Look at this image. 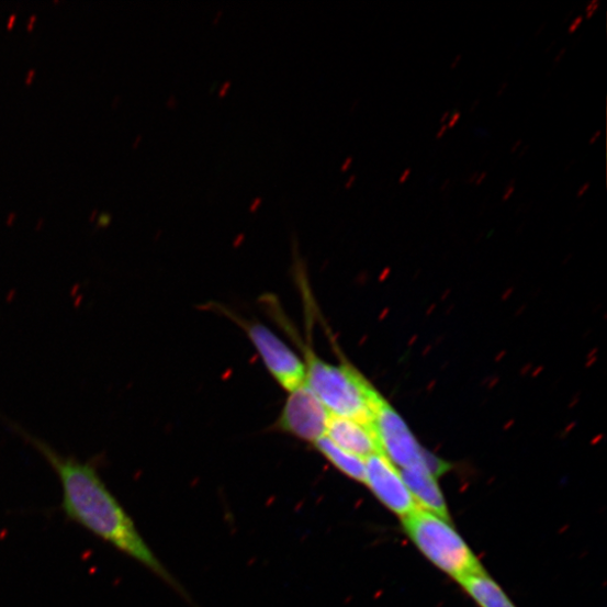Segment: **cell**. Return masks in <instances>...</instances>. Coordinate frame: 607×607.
<instances>
[{"mask_svg":"<svg viewBox=\"0 0 607 607\" xmlns=\"http://www.w3.org/2000/svg\"><path fill=\"white\" fill-rule=\"evenodd\" d=\"M10 429L32 446L58 476L63 487L61 510L68 520L172 583L123 505L99 473L97 460L82 461L59 452L45 440L3 418Z\"/></svg>","mask_w":607,"mask_h":607,"instance_id":"1","label":"cell"},{"mask_svg":"<svg viewBox=\"0 0 607 607\" xmlns=\"http://www.w3.org/2000/svg\"><path fill=\"white\" fill-rule=\"evenodd\" d=\"M306 384L331 415L373 424L384 397L348 363L334 364L303 347Z\"/></svg>","mask_w":607,"mask_h":607,"instance_id":"2","label":"cell"},{"mask_svg":"<svg viewBox=\"0 0 607 607\" xmlns=\"http://www.w3.org/2000/svg\"><path fill=\"white\" fill-rule=\"evenodd\" d=\"M416 547L441 571L461 580L484 573L483 566L450 522L418 507L402 519Z\"/></svg>","mask_w":607,"mask_h":607,"instance_id":"3","label":"cell"},{"mask_svg":"<svg viewBox=\"0 0 607 607\" xmlns=\"http://www.w3.org/2000/svg\"><path fill=\"white\" fill-rule=\"evenodd\" d=\"M383 454L402 470L426 465L437 477L447 471V464L426 452L414 438L400 414L385 401L372 424Z\"/></svg>","mask_w":607,"mask_h":607,"instance_id":"4","label":"cell"},{"mask_svg":"<svg viewBox=\"0 0 607 607\" xmlns=\"http://www.w3.org/2000/svg\"><path fill=\"white\" fill-rule=\"evenodd\" d=\"M231 317L246 331L280 386L291 393L306 383L304 361L282 339L260 322L246 321L233 315Z\"/></svg>","mask_w":607,"mask_h":607,"instance_id":"5","label":"cell"},{"mask_svg":"<svg viewBox=\"0 0 607 607\" xmlns=\"http://www.w3.org/2000/svg\"><path fill=\"white\" fill-rule=\"evenodd\" d=\"M331 414L305 383L290 393L276 428L297 439L316 442L326 436Z\"/></svg>","mask_w":607,"mask_h":607,"instance_id":"6","label":"cell"},{"mask_svg":"<svg viewBox=\"0 0 607 607\" xmlns=\"http://www.w3.org/2000/svg\"><path fill=\"white\" fill-rule=\"evenodd\" d=\"M364 484L402 519L419 507L407 488L401 471L384 454L366 459Z\"/></svg>","mask_w":607,"mask_h":607,"instance_id":"7","label":"cell"},{"mask_svg":"<svg viewBox=\"0 0 607 607\" xmlns=\"http://www.w3.org/2000/svg\"><path fill=\"white\" fill-rule=\"evenodd\" d=\"M328 437L337 446L362 459L383 454L375 428L357 419L331 415Z\"/></svg>","mask_w":607,"mask_h":607,"instance_id":"8","label":"cell"},{"mask_svg":"<svg viewBox=\"0 0 607 607\" xmlns=\"http://www.w3.org/2000/svg\"><path fill=\"white\" fill-rule=\"evenodd\" d=\"M401 475L419 507L450 522L449 510L437 477L426 465L402 470Z\"/></svg>","mask_w":607,"mask_h":607,"instance_id":"9","label":"cell"},{"mask_svg":"<svg viewBox=\"0 0 607 607\" xmlns=\"http://www.w3.org/2000/svg\"><path fill=\"white\" fill-rule=\"evenodd\" d=\"M316 450L338 471L353 481L364 484L366 460L340 448L328 437H323L314 442Z\"/></svg>","mask_w":607,"mask_h":607,"instance_id":"10","label":"cell"},{"mask_svg":"<svg viewBox=\"0 0 607 607\" xmlns=\"http://www.w3.org/2000/svg\"><path fill=\"white\" fill-rule=\"evenodd\" d=\"M459 583L482 607H516L485 572L465 577Z\"/></svg>","mask_w":607,"mask_h":607,"instance_id":"11","label":"cell"},{"mask_svg":"<svg viewBox=\"0 0 607 607\" xmlns=\"http://www.w3.org/2000/svg\"><path fill=\"white\" fill-rule=\"evenodd\" d=\"M600 8L599 0H591L585 8V19L592 20Z\"/></svg>","mask_w":607,"mask_h":607,"instance_id":"12","label":"cell"},{"mask_svg":"<svg viewBox=\"0 0 607 607\" xmlns=\"http://www.w3.org/2000/svg\"><path fill=\"white\" fill-rule=\"evenodd\" d=\"M516 193V180L513 179L506 187V190L503 194L502 201L507 202Z\"/></svg>","mask_w":607,"mask_h":607,"instance_id":"13","label":"cell"},{"mask_svg":"<svg viewBox=\"0 0 607 607\" xmlns=\"http://www.w3.org/2000/svg\"><path fill=\"white\" fill-rule=\"evenodd\" d=\"M583 21H584V16H582V15H581V16H576V18L572 21V23L570 24L569 33H570V34L576 33V32L580 30V27L582 26Z\"/></svg>","mask_w":607,"mask_h":607,"instance_id":"14","label":"cell"},{"mask_svg":"<svg viewBox=\"0 0 607 607\" xmlns=\"http://www.w3.org/2000/svg\"><path fill=\"white\" fill-rule=\"evenodd\" d=\"M460 120H461V112L456 111L454 113H452L446 124L448 130H452L459 123Z\"/></svg>","mask_w":607,"mask_h":607,"instance_id":"15","label":"cell"},{"mask_svg":"<svg viewBox=\"0 0 607 607\" xmlns=\"http://www.w3.org/2000/svg\"><path fill=\"white\" fill-rule=\"evenodd\" d=\"M591 186H592L591 181H586L585 183H583L580 187V190L577 191V194H576L577 199L584 198L591 190Z\"/></svg>","mask_w":607,"mask_h":607,"instance_id":"16","label":"cell"},{"mask_svg":"<svg viewBox=\"0 0 607 607\" xmlns=\"http://www.w3.org/2000/svg\"><path fill=\"white\" fill-rule=\"evenodd\" d=\"M566 54H567L566 48L560 50L553 59L554 66H558L560 63H562V60L565 58Z\"/></svg>","mask_w":607,"mask_h":607,"instance_id":"17","label":"cell"},{"mask_svg":"<svg viewBox=\"0 0 607 607\" xmlns=\"http://www.w3.org/2000/svg\"><path fill=\"white\" fill-rule=\"evenodd\" d=\"M600 136H602V131L600 130L595 131L588 139V145L589 146L595 145L598 142V139L600 138Z\"/></svg>","mask_w":607,"mask_h":607,"instance_id":"18","label":"cell"},{"mask_svg":"<svg viewBox=\"0 0 607 607\" xmlns=\"http://www.w3.org/2000/svg\"><path fill=\"white\" fill-rule=\"evenodd\" d=\"M111 220H112L111 214H109V213L102 214L101 217H100V221H99V225L100 226H108L110 224Z\"/></svg>","mask_w":607,"mask_h":607,"instance_id":"19","label":"cell"},{"mask_svg":"<svg viewBox=\"0 0 607 607\" xmlns=\"http://www.w3.org/2000/svg\"><path fill=\"white\" fill-rule=\"evenodd\" d=\"M411 175H412V169L411 168L405 169L401 175L398 182L401 184L405 183L409 179Z\"/></svg>","mask_w":607,"mask_h":607,"instance_id":"20","label":"cell"},{"mask_svg":"<svg viewBox=\"0 0 607 607\" xmlns=\"http://www.w3.org/2000/svg\"><path fill=\"white\" fill-rule=\"evenodd\" d=\"M487 178V172L486 171H483L482 173H479L477 178H476V181H475V186H482L484 183V181L486 180Z\"/></svg>","mask_w":607,"mask_h":607,"instance_id":"21","label":"cell"},{"mask_svg":"<svg viewBox=\"0 0 607 607\" xmlns=\"http://www.w3.org/2000/svg\"><path fill=\"white\" fill-rule=\"evenodd\" d=\"M524 145V142L522 139H518L517 143H515V145L512 146L510 148V154H517L519 151V149L522 147Z\"/></svg>","mask_w":607,"mask_h":607,"instance_id":"22","label":"cell"},{"mask_svg":"<svg viewBox=\"0 0 607 607\" xmlns=\"http://www.w3.org/2000/svg\"><path fill=\"white\" fill-rule=\"evenodd\" d=\"M447 132H448L447 125L446 124L441 125L436 135L437 139H441L447 134Z\"/></svg>","mask_w":607,"mask_h":607,"instance_id":"23","label":"cell"},{"mask_svg":"<svg viewBox=\"0 0 607 607\" xmlns=\"http://www.w3.org/2000/svg\"><path fill=\"white\" fill-rule=\"evenodd\" d=\"M462 60V56L461 55H458L454 57V59L452 60L451 65H450V69L451 70H454L458 68L459 64L461 63Z\"/></svg>","mask_w":607,"mask_h":607,"instance_id":"24","label":"cell"},{"mask_svg":"<svg viewBox=\"0 0 607 607\" xmlns=\"http://www.w3.org/2000/svg\"><path fill=\"white\" fill-rule=\"evenodd\" d=\"M508 88V82H503V85L501 86V88L498 89L497 91V98H501L504 95V92L506 91V89Z\"/></svg>","mask_w":607,"mask_h":607,"instance_id":"25","label":"cell"},{"mask_svg":"<svg viewBox=\"0 0 607 607\" xmlns=\"http://www.w3.org/2000/svg\"><path fill=\"white\" fill-rule=\"evenodd\" d=\"M479 172L472 173L469 178L465 179L467 183H475Z\"/></svg>","mask_w":607,"mask_h":607,"instance_id":"26","label":"cell"},{"mask_svg":"<svg viewBox=\"0 0 607 607\" xmlns=\"http://www.w3.org/2000/svg\"><path fill=\"white\" fill-rule=\"evenodd\" d=\"M451 113L450 112H446L442 114L441 119H440V123L441 125H445L447 124L449 117H450Z\"/></svg>","mask_w":607,"mask_h":607,"instance_id":"27","label":"cell"},{"mask_svg":"<svg viewBox=\"0 0 607 607\" xmlns=\"http://www.w3.org/2000/svg\"><path fill=\"white\" fill-rule=\"evenodd\" d=\"M15 21H16V15H12V16L10 18V21L8 22V29H12L13 25H14V23H15Z\"/></svg>","mask_w":607,"mask_h":607,"instance_id":"28","label":"cell"},{"mask_svg":"<svg viewBox=\"0 0 607 607\" xmlns=\"http://www.w3.org/2000/svg\"><path fill=\"white\" fill-rule=\"evenodd\" d=\"M34 76H35V70H31V71L29 72L27 78H26V83H27V85L32 82Z\"/></svg>","mask_w":607,"mask_h":607,"instance_id":"29","label":"cell"},{"mask_svg":"<svg viewBox=\"0 0 607 607\" xmlns=\"http://www.w3.org/2000/svg\"><path fill=\"white\" fill-rule=\"evenodd\" d=\"M36 21V15H33L30 20V23L27 25V29L31 31L33 29V24Z\"/></svg>","mask_w":607,"mask_h":607,"instance_id":"30","label":"cell"},{"mask_svg":"<svg viewBox=\"0 0 607 607\" xmlns=\"http://www.w3.org/2000/svg\"><path fill=\"white\" fill-rule=\"evenodd\" d=\"M528 150H529V146L524 149L522 154L519 157L522 158L526 155V153H528Z\"/></svg>","mask_w":607,"mask_h":607,"instance_id":"31","label":"cell"},{"mask_svg":"<svg viewBox=\"0 0 607 607\" xmlns=\"http://www.w3.org/2000/svg\"><path fill=\"white\" fill-rule=\"evenodd\" d=\"M479 103H480V101H476V103H475L474 108H472L471 112H474L476 110Z\"/></svg>","mask_w":607,"mask_h":607,"instance_id":"32","label":"cell"}]
</instances>
